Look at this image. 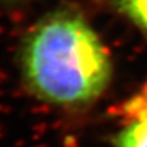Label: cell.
Returning a JSON list of instances; mask_svg holds the SVG:
<instances>
[{
    "instance_id": "3957f363",
    "label": "cell",
    "mask_w": 147,
    "mask_h": 147,
    "mask_svg": "<svg viewBox=\"0 0 147 147\" xmlns=\"http://www.w3.org/2000/svg\"><path fill=\"white\" fill-rule=\"evenodd\" d=\"M116 10L147 33V0H112Z\"/></svg>"
},
{
    "instance_id": "7a4b0ae2",
    "label": "cell",
    "mask_w": 147,
    "mask_h": 147,
    "mask_svg": "<svg viewBox=\"0 0 147 147\" xmlns=\"http://www.w3.org/2000/svg\"><path fill=\"white\" fill-rule=\"evenodd\" d=\"M115 147H147V115L134 117L113 138Z\"/></svg>"
},
{
    "instance_id": "277c9868",
    "label": "cell",
    "mask_w": 147,
    "mask_h": 147,
    "mask_svg": "<svg viewBox=\"0 0 147 147\" xmlns=\"http://www.w3.org/2000/svg\"><path fill=\"white\" fill-rule=\"evenodd\" d=\"M127 110H128V113H131L134 117L147 115V89L143 94L135 97V98L127 105Z\"/></svg>"
},
{
    "instance_id": "6da1fadb",
    "label": "cell",
    "mask_w": 147,
    "mask_h": 147,
    "mask_svg": "<svg viewBox=\"0 0 147 147\" xmlns=\"http://www.w3.org/2000/svg\"><path fill=\"white\" fill-rule=\"evenodd\" d=\"M21 69L37 98L61 108L93 104L112 79L105 45L89 22L74 11L53 12L27 33Z\"/></svg>"
}]
</instances>
